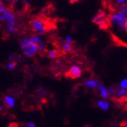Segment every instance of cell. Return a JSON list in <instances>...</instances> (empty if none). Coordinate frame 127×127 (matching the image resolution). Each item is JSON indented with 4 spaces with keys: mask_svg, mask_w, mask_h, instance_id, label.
Wrapping results in <instances>:
<instances>
[{
    "mask_svg": "<svg viewBox=\"0 0 127 127\" xmlns=\"http://www.w3.org/2000/svg\"><path fill=\"white\" fill-rule=\"evenodd\" d=\"M30 25L32 30L36 33L37 34L40 35L45 34L49 30H50V27H51V26L48 23V22L44 20L41 17L33 18L30 22Z\"/></svg>",
    "mask_w": 127,
    "mask_h": 127,
    "instance_id": "cell-1",
    "label": "cell"
},
{
    "mask_svg": "<svg viewBox=\"0 0 127 127\" xmlns=\"http://www.w3.org/2000/svg\"><path fill=\"white\" fill-rule=\"evenodd\" d=\"M20 47L23 54L28 58H32L39 51L37 45L30 40H23L20 43Z\"/></svg>",
    "mask_w": 127,
    "mask_h": 127,
    "instance_id": "cell-2",
    "label": "cell"
},
{
    "mask_svg": "<svg viewBox=\"0 0 127 127\" xmlns=\"http://www.w3.org/2000/svg\"><path fill=\"white\" fill-rule=\"evenodd\" d=\"M109 20L110 23L116 25L120 30H125L126 23L127 21L126 14L123 13L121 12L116 11L109 16Z\"/></svg>",
    "mask_w": 127,
    "mask_h": 127,
    "instance_id": "cell-3",
    "label": "cell"
},
{
    "mask_svg": "<svg viewBox=\"0 0 127 127\" xmlns=\"http://www.w3.org/2000/svg\"><path fill=\"white\" fill-rule=\"evenodd\" d=\"M93 23L98 24L101 29H107L109 26V16H107L105 12L103 11H99L98 13L94 17L92 20Z\"/></svg>",
    "mask_w": 127,
    "mask_h": 127,
    "instance_id": "cell-4",
    "label": "cell"
},
{
    "mask_svg": "<svg viewBox=\"0 0 127 127\" xmlns=\"http://www.w3.org/2000/svg\"><path fill=\"white\" fill-rule=\"evenodd\" d=\"M65 75L67 78L76 79L81 75V70L77 66H73L69 69V71L65 74Z\"/></svg>",
    "mask_w": 127,
    "mask_h": 127,
    "instance_id": "cell-5",
    "label": "cell"
},
{
    "mask_svg": "<svg viewBox=\"0 0 127 127\" xmlns=\"http://www.w3.org/2000/svg\"><path fill=\"white\" fill-rule=\"evenodd\" d=\"M30 40H32L33 43H35L36 44L38 48H39V51H41V52L43 51L44 49H45V45H44V43L42 41V40L37 35L33 36Z\"/></svg>",
    "mask_w": 127,
    "mask_h": 127,
    "instance_id": "cell-6",
    "label": "cell"
},
{
    "mask_svg": "<svg viewBox=\"0 0 127 127\" xmlns=\"http://www.w3.org/2000/svg\"><path fill=\"white\" fill-rule=\"evenodd\" d=\"M9 10L10 9L6 7L4 3H2V2H0V22L5 20L6 15H7Z\"/></svg>",
    "mask_w": 127,
    "mask_h": 127,
    "instance_id": "cell-7",
    "label": "cell"
},
{
    "mask_svg": "<svg viewBox=\"0 0 127 127\" xmlns=\"http://www.w3.org/2000/svg\"><path fill=\"white\" fill-rule=\"evenodd\" d=\"M61 50L64 53H71L73 50V45L68 43H63L61 45Z\"/></svg>",
    "mask_w": 127,
    "mask_h": 127,
    "instance_id": "cell-8",
    "label": "cell"
},
{
    "mask_svg": "<svg viewBox=\"0 0 127 127\" xmlns=\"http://www.w3.org/2000/svg\"><path fill=\"white\" fill-rule=\"evenodd\" d=\"M4 103L7 108H12L15 106V100L9 96H5L4 98Z\"/></svg>",
    "mask_w": 127,
    "mask_h": 127,
    "instance_id": "cell-9",
    "label": "cell"
},
{
    "mask_svg": "<svg viewBox=\"0 0 127 127\" xmlns=\"http://www.w3.org/2000/svg\"><path fill=\"white\" fill-rule=\"evenodd\" d=\"M99 92H100L101 96L103 98H105V99H107L110 96L109 91H108L106 88L104 86H102V85L99 86Z\"/></svg>",
    "mask_w": 127,
    "mask_h": 127,
    "instance_id": "cell-10",
    "label": "cell"
},
{
    "mask_svg": "<svg viewBox=\"0 0 127 127\" xmlns=\"http://www.w3.org/2000/svg\"><path fill=\"white\" fill-rule=\"evenodd\" d=\"M85 85L88 86L90 88H96L98 87L99 84H98V81L96 80H88L85 82Z\"/></svg>",
    "mask_w": 127,
    "mask_h": 127,
    "instance_id": "cell-11",
    "label": "cell"
},
{
    "mask_svg": "<svg viewBox=\"0 0 127 127\" xmlns=\"http://www.w3.org/2000/svg\"><path fill=\"white\" fill-rule=\"evenodd\" d=\"M6 27H7V30L9 32H10V33H16V32L17 31V30H18L16 25L15 23H6Z\"/></svg>",
    "mask_w": 127,
    "mask_h": 127,
    "instance_id": "cell-12",
    "label": "cell"
},
{
    "mask_svg": "<svg viewBox=\"0 0 127 127\" xmlns=\"http://www.w3.org/2000/svg\"><path fill=\"white\" fill-rule=\"evenodd\" d=\"M60 55L59 51L57 50H51L47 52V56L50 58H57Z\"/></svg>",
    "mask_w": 127,
    "mask_h": 127,
    "instance_id": "cell-13",
    "label": "cell"
},
{
    "mask_svg": "<svg viewBox=\"0 0 127 127\" xmlns=\"http://www.w3.org/2000/svg\"><path fill=\"white\" fill-rule=\"evenodd\" d=\"M97 105L100 109H103V110H107L109 109V103L105 101H98Z\"/></svg>",
    "mask_w": 127,
    "mask_h": 127,
    "instance_id": "cell-14",
    "label": "cell"
},
{
    "mask_svg": "<svg viewBox=\"0 0 127 127\" xmlns=\"http://www.w3.org/2000/svg\"><path fill=\"white\" fill-rule=\"evenodd\" d=\"M117 11L121 12L123 13H125L127 15V3H123L121 5H119Z\"/></svg>",
    "mask_w": 127,
    "mask_h": 127,
    "instance_id": "cell-15",
    "label": "cell"
},
{
    "mask_svg": "<svg viewBox=\"0 0 127 127\" xmlns=\"http://www.w3.org/2000/svg\"><path fill=\"white\" fill-rule=\"evenodd\" d=\"M120 87H121V88H123V89H126L127 88V79H124L121 81V83H120Z\"/></svg>",
    "mask_w": 127,
    "mask_h": 127,
    "instance_id": "cell-16",
    "label": "cell"
},
{
    "mask_svg": "<svg viewBox=\"0 0 127 127\" xmlns=\"http://www.w3.org/2000/svg\"><path fill=\"white\" fill-rule=\"evenodd\" d=\"M16 66V62H11L8 64V68L10 69V70H12V69L15 68Z\"/></svg>",
    "mask_w": 127,
    "mask_h": 127,
    "instance_id": "cell-17",
    "label": "cell"
},
{
    "mask_svg": "<svg viewBox=\"0 0 127 127\" xmlns=\"http://www.w3.org/2000/svg\"><path fill=\"white\" fill-rule=\"evenodd\" d=\"M26 126H27V127H36V125H35L33 123H31V122L27 123H26Z\"/></svg>",
    "mask_w": 127,
    "mask_h": 127,
    "instance_id": "cell-18",
    "label": "cell"
},
{
    "mask_svg": "<svg viewBox=\"0 0 127 127\" xmlns=\"http://www.w3.org/2000/svg\"><path fill=\"white\" fill-rule=\"evenodd\" d=\"M65 42L71 44V43H73V40H72V38H71V36H67V37L66 38V41H65Z\"/></svg>",
    "mask_w": 127,
    "mask_h": 127,
    "instance_id": "cell-19",
    "label": "cell"
},
{
    "mask_svg": "<svg viewBox=\"0 0 127 127\" xmlns=\"http://www.w3.org/2000/svg\"><path fill=\"white\" fill-rule=\"evenodd\" d=\"M9 127H18V124L16 123H11L9 125Z\"/></svg>",
    "mask_w": 127,
    "mask_h": 127,
    "instance_id": "cell-20",
    "label": "cell"
},
{
    "mask_svg": "<svg viewBox=\"0 0 127 127\" xmlns=\"http://www.w3.org/2000/svg\"><path fill=\"white\" fill-rule=\"evenodd\" d=\"M120 126L122 127H127V121H123V123H120Z\"/></svg>",
    "mask_w": 127,
    "mask_h": 127,
    "instance_id": "cell-21",
    "label": "cell"
},
{
    "mask_svg": "<svg viewBox=\"0 0 127 127\" xmlns=\"http://www.w3.org/2000/svg\"><path fill=\"white\" fill-rule=\"evenodd\" d=\"M126 31V33H127V21H126V28H125Z\"/></svg>",
    "mask_w": 127,
    "mask_h": 127,
    "instance_id": "cell-22",
    "label": "cell"
},
{
    "mask_svg": "<svg viewBox=\"0 0 127 127\" xmlns=\"http://www.w3.org/2000/svg\"><path fill=\"white\" fill-rule=\"evenodd\" d=\"M74 2H77V1H71V3H74Z\"/></svg>",
    "mask_w": 127,
    "mask_h": 127,
    "instance_id": "cell-23",
    "label": "cell"
},
{
    "mask_svg": "<svg viewBox=\"0 0 127 127\" xmlns=\"http://www.w3.org/2000/svg\"><path fill=\"white\" fill-rule=\"evenodd\" d=\"M126 108H127V106H126Z\"/></svg>",
    "mask_w": 127,
    "mask_h": 127,
    "instance_id": "cell-24",
    "label": "cell"
}]
</instances>
